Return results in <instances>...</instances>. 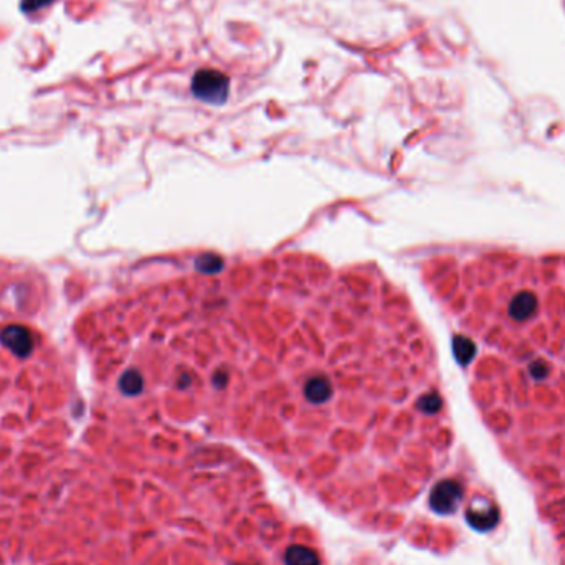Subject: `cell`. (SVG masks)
I'll return each instance as SVG.
<instances>
[{"label":"cell","instance_id":"3957f363","mask_svg":"<svg viewBox=\"0 0 565 565\" xmlns=\"http://www.w3.org/2000/svg\"><path fill=\"white\" fill-rule=\"evenodd\" d=\"M466 520L471 527L486 532L494 529L499 523V510L489 499H474L466 508Z\"/></svg>","mask_w":565,"mask_h":565},{"label":"cell","instance_id":"7a4b0ae2","mask_svg":"<svg viewBox=\"0 0 565 565\" xmlns=\"http://www.w3.org/2000/svg\"><path fill=\"white\" fill-rule=\"evenodd\" d=\"M463 499V488L455 479H441L430 493V508L436 514H453Z\"/></svg>","mask_w":565,"mask_h":565},{"label":"cell","instance_id":"5b68a950","mask_svg":"<svg viewBox=\"0 0 565 565\" xmlns=\"http://www.w3.org/2000/svg\"><path fill=\"white\" fill-rule=\"evenodd\" d=\"M304 395L311 404H322L332 395V385L326 377H312L304 387Z\"/></svg>","mask_w":565,"mask_h":565},{"label":"cell","instance_id":"277c9868","mask_svg":"<svg viewBox=\"0 0 565 565\" xmlns=\"http://www.w3.org/2000/svg\"><path fill=\"white\" fill-rule=\"evenodd\" d=\"M0 341L18 357H27L33 349V337L30 331L22 326L4 327L0 332Z\"/></svg>","mask_w":565,"mask_h":565},{"label":"cell","instance_id":"6da1fadb","mask_svg":"<svg viewBox=\"0 0 565 565\" xmlns=\"http://www.w3.org/2000/svg\"><path fill=\"white\" fill-rule=\"evenodd\" d=\"M230 91V81L225 74L215 69H200L193 74L192 93L193 96L210 104H222L227 101Z\"/></svg>","mask_w":565,"mask_h":565},{"label":"cell","instance_id":"52a82bcc","mask_svg":"<svg viewBox=\"0 0 565 565\" xmlns=\"http://www.w3.org/2000/svg\"><path fill=\"white\" fill-rule=\"evenodd\" d=\"M119 389L126 395H137L142 389V377L137 370H127L119 379Z\"/></svg>","mask_w":565,"mask_h":565},{"label":"cell","instance_id":"ba28073f","mask_svg":"<svg viewBox=\"0 0 565 565\" xmlns=\"http://www.w3.org/2000/svg\"><path fill=\"white\" fill-rule=\"evenodd\" d=\"M195 265H197L198 270H202V271H205V273H215L218 268L222 266V261L218 260V258H215V256L207 255V256L198 258Z\"/></svg>","mask_w":565,"mask_h":565},{"label":"cell","instance_id":"8992f818","mask_svg":"<svg viewBox=\"0 0 565 565\" xmlns=\"http://www.w3.org/2000/svg\"><path fill=\"white\" fill-rule=\"evenodd\" d=\"M286 565H319L321 560L314 550L306 545H291L285 554Z\"/></svg>","mask_w":565,"mask_h":565},{"label":"cell","instance_id":"9c48e42d","mask_svg":"<svg viewBox=\"0 0 565 565\" xmlns=\"http://www.w3.org/2000/svg\"><path fill=\"white\" fill-rule=\"evenodd\" d=\"M55 2V0H22V10L25 13H33L37 10H42L45 7H48L50 4Z\"/></svg>","mask_w":565,"mask_h":565}]
</instances>
